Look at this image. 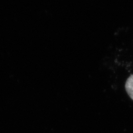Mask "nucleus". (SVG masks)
<instances>
[{
  "label": "nucleus",
  "instance_id": "nucleus-1",
  "mask_svg": "<svg viewBox=\"0 0 133 133\" xmlns=\"http://www.w3.org/2000/svg\"><path fill=\"white\" fill-rule=\"evenodd\" d=\"M125 87L129 96L133 101V74L128 78Z\"/></svg>",
  "mask_w": 133,
  "mask_h": 133
}]
</instances>
